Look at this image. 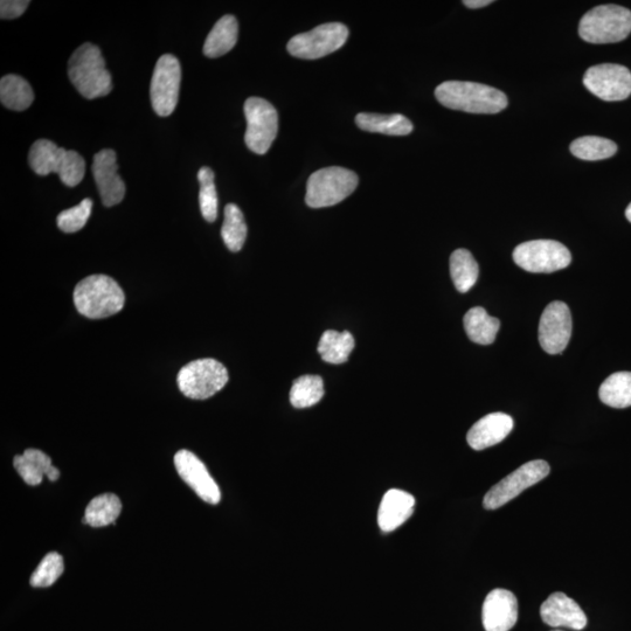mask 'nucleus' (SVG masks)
<instances>
[{
	"instance_id": "nucleus-31",
	"label": "nucleus",
	"mask_w": 631,
	"mask_h": 631,
	"mask_svg": "<svg viewBox=\"0 0 631 631\" xmlns=\"http://www.w3.org/2000/svg\"><path fill=\"white\" fill-rule=\"evenodd\" d=\"M571 152L582 161H602L616 154L617 145L607 138L585 136L571 144Z\"/></svg>"
},
{
	"instance_id": "nucleus-4",
	"label": "nucleus",
	"mask_w": 631,
	"mask_h": 631,
	"mask_svg": "<svg viewBox=\"0 0 631 631\" xmlns=\"http://www.w3.org/2000/svg\"><path fill=\"white\" fill-rule=\"evenodd\" d=\"M31 169L39 176L57 173L66 186H78L86 173V162L78 152L59 148L48 140L32 145L29 155Z\"/></svg>"
},
{
	"instance_id": "nucleus-40",
	"label": "nucleus",
	"mask_w": 631,
	"mask_h": 631,
	"mask_svg": "<svg viewBox=\"0 0 631 631\" xmlns=\"http://www.w3.org/2000/svg\"><path fill=\"white\" fill-rule=\"evenodd\" d=\"M554 631H561V630H554Z\"/></svg>"
},
{
	"instance_id": "nucleus-37",
	"label": "nucleus",
	"mask_w": 631,
	"mask_h": 631,
	"mask_svg": "<svg viewBox=\"0 0 631 631\" xmlns=\"http://www.w3.org/2000/svg\"><path fill=\"white\" fill-rule=\"evenodd\" d=\"M463 4L469 9H481L492 4V0H466Z\"/></svg>"
},
{
	"instance_id": "nucleus-35",
	"label": "nucleus",
	"mask_w": 631,
	"mask_h": 631,
	"mask_svg": "<svg viewBox=\"0 0 631 631\" xmlns=\"http://www.w3.org/2000/svg\"><path fill=\"white\" fill-rule=\"evenodd\" d=\"M92 199L82 200L78 206L62 211L58 216V227L65 233H76L86 226L92 214Z\"/></svg>"
},
{
	"instance_id": "nucleus-17",
	"label": "nucleus",
	"mask_w": 631,
	"mask_h": 631,
	"mask_svg": "<svg viewBox=\"0 0 631 631\" xmlns=\"http://www.w3.org/2000/svg\"><path fill=\"white\" fill-rule=\"evenodd\" d=\"M518 620L516 595L497 588L485 598L482 609L483 627L487 631H510Z\"/></svg>"
},
{
	"instance_id": "nucleus-7",
	"label": "nucleus",
	"mask_w": 631,
	"mask_h": 631,
	"mask_svg": "<svg viewBox=\"0 0 631 631\" xmlns=\"http://www.w3.org/2000/svg\"><path fill=\"white\" fill-rule=\"evenodd\" d=\"M226 367L216 359L194 360L179 371L177 383L180 392L193 400L213 397L228 383Z\"/></svg>"
},
{
	"instance_id": "nucleus-34",
	"label": "nucleus",
	"mask_w": 631,
	"mask_h": 631,
	"mask_svg": "<svg viewBox=\"0 0 631 631\" xmlns=\"http://www.w3.org/2000/svg\"><path fill=\"white\" fill-rule=\"evenodd\" d=\"M64 559L57 552L48 553L41 560L36 572L32 574L31 586L36 588L50 587L64 573Z\"/></svg>"
},
{
	"instance_id": "nucleus-28",
	"label": "nucleus",
	"mask_w": 631,
	"mask_h": 631,
	"mask_svg": "<svg viewBox=\"0 0 631 631\" xmlns=\"http://www.w3.org/2000/svg\"><path fill=\"white\" fill-rule=\"evenodd\" d=\"M478 265L467 249H457L452 256H450V275H452L455 288L460 293H468L473 288L478 279Z\"/></svg>"
},
{
	"instance_id": "nucleus-6",
	"label": "nucleus",
	"mask_w": 631,
	"mask_h": 631,
	"mask_svg": "<svg viewBox=\"0 0 631 631\" xmlns=\"http://www.w3.org/2000/svg\"><path fill=\"white\" fill-rule=\"evenodd\" d=\"M355 172L332 166L312 173L308 180L305 201L311 208L330 207L341 203L357 189Z\"/></svg>"
},
{
	"instance_id": "nucleus-16",
	"label": "nucleus",
	"mask_w": 631,
	"mask_h": 631,
	"mask_svg": "<svg viewBox=\"0 0 631 631\" xmlns=\"http://www.w3.org/2000/svg\"><path fill=\"white\" fill-rule=\"evenodd\" d=\"M93 175L99 189L104 206L119 205L126 196V184H124L117 165L116 152L112 149H104L94 156Z\"/></svg>"
},
{
	"instance_id": "nucleus-11",
	"label": "nucleus",
	"mask_w": 631,
	"mask_h": 631,
	"mask_svg": "<svg viewBox=\"0 0 631 631\" xmlns=\"http://www.w3.org/2000/svg\"><path fill=\"white\" fill-rule=\"evenodd\" d=\"M549 463L536 460L523 464L512 474L492 487L484 496L483 506L487 510H496L518 497L526 489L543 481L549 476Z\"/></svg>"
},
{
	"instance_id": "nucleus-3",
	"label": "nucleus",
	"mask_w": 631,
	"mask_h": 631,
	"mask_svg": "<svg viewBox=\"0 0 631 631\" xmlns=\"http://www.w3.org/2000/svg\"><path fill=\"white\" fill-rule=\"evenodd\" d=\"M126 303V295L112 277L92 275L86 277L74 290V304L82 316L102 320L119 314Z\"/></svg>"
},
{
	"instance_id": "nucleus-5",
	"label": "nucleus",
	"mask_w": 631,
	"mask_h": 631,
	"mask_svg": "<svg viewBox=\"0 0 631 631\" xmlns=\"http://www.w3.org/2000/svg\"><path fill=\"white\" fill-rule=\"evenodd\" d=\"M631 33V11L619 5H601L586 13L579 25L582 39L591 44L620 43Z\"/></svg>"
},
{
	"instance_id": "nucleus-25",
	"label": "nucleus",
	"mask_w": 631,
	"mask_h": 631,
	"mask_svg": "<svg viewBox=\"0 0 631 631\" xmlns=\"http://www.w3.org/2000/svg\"><path fill=\"white\" fill-rule=\"evenodd\" d=\"M353 349H355V338L349 331L329 330L322 335L317 351L324 362L338 365L348 362Z\"/></svg>"
},
{
	"instance_id": "nucleus-21",
	"label": "nucleus",
	"mask_w": 631,
	"mask_h": 631,
	"mask_svg": "<svg viewBox=\"0 0 631 631\" xmlns=\"http://www.w3.org/2000/svg\"><path fill=\"white\" fill-rule=\"evenodd\" d=\"M238 37V20L234 16L227 15L221 18L208 34L204 45V54L207 58L212 59L223 57L237 45Z\"/></svg>"
},
{
	"instance_id": "nucleus-8",
	"label": "nucleus",
	"mask_w": 631,
	"mask_h": 631,
	"mask_svg": "<svg viewBox=\"0 0 631 631\" xmlns=\"http://www.w3.org/2000/svg\"><path fill=\"white\" fill-rule=\"evenodd\" d=\"M513 261L526 272L550 274L570 266L572 255L558 241L535 240L516 247Z\"/></svg>"
},
{
	"instance_id": "nucleus-29",
	"label": "nucleus",
	"mask_w": 631,
	"mask_h": 631,
	"mask_svg": "<svg viewBox=\"0 0 631 631\" xmlns=\"http://www.w3.org/2000/svg\"><path fill=\"white\" fill-rule=\"evenodd\" d=\"M600 400L613 408L631 406V372H617L608 377L600 387Z\"/></svg>"
},
{
	"instance_id": "nucleus-30",
	"label": "nucleus",
	"mask_w": 631,
	"mask_h": 631,
	"mask_svg": "<svg viewBox=\"0 0 631 631\" xmlns=\"http://www.w3.org/2000/svg\"><path fill=\"white\" fill-rule=\"evenodd\" d=\"M247 225L244 214L235 204L225 207V220L221 228V237L231 252H240L247 239Z\"/></svg>"
},
{
	"instance_id": "nucleus-13",
	"label": "nucleus",
	"mask_w": 631,
	"mask_h": 631,
	"mask_svg": "<svg viewBox=\"0 0 631 631\" xmlns=\"http://www.w3.org/2000/svg\"><path fill=\"white\" fill-rule=\"evenodd\" d=\"M584 85L603 101H623L631 95V73L627 67L621 65L594 66L586 72Z\"/></svg>"
},
{
	"instance_id": "nucleus-22",
	"label": "nucleus",
	"mask_w": 631,
	"mask_h": 631,
	"mask_svg": "<svg viewBox=\"0 0 631 631\" xmlns=\"http://www.w3.org/2000/svg\"><path fill=\"white\" fill-rule=\"evenodd\" d=\"M356 124L359 129L388 136H406L412 133L413 124L399 114H358Z\"/></svg>"
},
{
	"instance_id": "nucleus-2",
	"label": "nucleus",
	"mask_w": 631,
	"mask_h": 631,
	"mask_svg": "<svg viewBox=\"0 0 631 631\" xmlns=\"http://www.w3.org/2000/svg\"><path fill=\"white\" fill-rule=\"evenodd\" d=\"M69 80L78 92L88 100L107 96L113 90L112 75L99 47L83 44L68 62Z\"/></svg>"
},
{
	"instance_id": "nucleus-9",
	"label": "nucleus",
	"mask_w": 631,
	"mask_h": 631,
	"mask_svg": "<svg viewBox=\"0 0 631 631\" xmlns=\"http://www.w3.org/2000/svg\"><path fill=\"white\" fill-rule=\"evenodd\" d=\"M247 148L256 155L267 154L279 131V115L272 103L251 97L245 103Z\"/></svg>"
},
{
	"instance_id": "nucleus-18",
	"label": "nucleus",
	"mask_w": 631,
	"mask_h": 631,
	"mask_svg": "<svg viewBox=\"0 0 631 631\" xmlns=\"http://www.w3.org/2000/svg\"><path fill=\"white\" fill-rule=\"evenodd\" d=\"M540 616L547 626L553 628H570L582 630L587 626L584 610L570 596L554 593L540 607Z\"/></svg>"
},
{
	"instance_id": "nucleus-32",
	"label": "nucleus",
	"mask_w": 631,
	"mask_h": 631,
	"mask_svg": "<svg viewBox=\"0 0 631 631\" xmlns=\"http://www.w3.org/2000/svg\"><path fill=\"white\" fill-rule=\"evenodd\" d=\"M324 397V383L320 376H303L294 381L290 402L295 408L315 406Z\"/></svg>"
},
{
	"instance_id": "nucleus-23",
	"label": "nucleus",
	"mask_w": 631,
	"mask_h": 631,
	"mask_svg": "<svg viewBox=\"0 0 631 631\" xmlns=\"http://www.w3.org/2000/svg\"><path fill=\"white\" fill-rule=\"evenodd\" d=\"M464 329L471 342L480 345H490L495 342L501 322L490 317L481 307L470 309L464 316Z\"/></svg>"
},
{
	"instance_id": "nucleus-24",
	"label": "nucleus",
	"mask_w": 631,
	"mask_h": 631,
	"mask_svg": "<svg viewBox=\"0 0 631 631\" xmlns=\"http://www.w3.org/2000/svg\"><path fill=\"white\" fill-rule=\"evenodd\" d=\"M0 101L15 112H24L34 101L33 89L22 76L9 74L0 81Z\"/></svg>"
},
{
	"instance_id": "nucleus-1",
	"label": "nucleus",
	"mask_w": 631,
	"mask_h": 631,
	"mask_svg": "<svg viewBox=\"0 0 631 631\" xmlns=\"http://www.w3.org/2000/svg\"><path fill=\"white\" fill-rule=\"evenodd\" d=\"M435 96L442 106L470 114H498L508 107V97L501 90L476 82H443Z\"/></svg>"
},
{
	"instance_id": "nucleus-26",
	"label": "nucleus",
	"mask_w": 631,
	"mask_h": 631,
	"mask_svg": "<svg viewBox=\"0 0 631 631\" xmlns=\"http://www.w3.org/2000/svg\"><path fill=\"white\" fill-rule=\"evenodd\" d=\"M13 466L20 477L32 487H36L47 476L53 467L51 457L38 449H27L23 455H18L13 461Z\"/></svg>"
},
{
	"instance_id": "nucleus-27",
	"label": "nucleus",
	"mask_w": 631,
	"mask_h": 631,
	"mask_svg": "<svg viewBox=\"0 0 631 631\" xmlns=\"http://www.w3.org/2000/svg\"><path fill=\"white\" fill-rule=\"evenodd\" d=\"M122 511L121 499L114 494H103L92 499L87 506L83 524L103 528L114 524Z\"/></svg>"
},
{
	"instance_id": "nucleus-38",
	"label": "nucleus",
	"mask_w": 631,
	"mask_h": 631,
	"mask_svg": "<svg viewBox=\"0 0 631 631\" xmlns=\"http://www.w3.org/2000/svg\"><path fill=\"white\" fill-rule=\"evenodd\" d=\"M59 477H60V471L57 468L52 467L51 470L48 471L47 478L51 482L58 481Z\"/></svg>"
},
{
	"instance_id": "nucleus-19",
	"label": "nucleus",
	"mask_w": 631,
	"mask_h": 631,
	"mask_svg": "<svg viewBox=\"0 0 631 631\" xmlns=\"http://www.w3.org/2000/svg\"><path fill=\"white\" fill-rule=\"evenodd\" d=\"M513 429V419L504 413L485 415L471 427L467 441L474 450H483L498 445Z\"/></svg>"
},
{
	"instance_id": "nucleus-12",
	"label": "nucleus",
	"mask_w": 631,
	"mask_h": 631,
	"mask_svg": "<svg viewBox=\"0 0 631 631\" xmlns=\"http://www.w3.org/2000/svg\"><path fill=\"white\" fill-rule=\"evenodd\" d=\"M182 67L175 55L164 54L159 58L152 75L150 96L152 108L161 117H168L178 104Z\"/></svg>"
},
{
	"instance_id": "nucleus-36",
	"label": "nucleus",
	"mask_w": 631,
	"mask_h": 631,
	"mask_svg": "<svg viewBox=\"0 0 631 631\" xmlns=\"http://www.w3.org/2000/svg\"><path fill=\"white\" fill-rule=\"evenodd\" d=\"M30 2L27 0H3L0 3V17L2 19H16L23 15Z\"/></svg>"
},
{
	"instance_id": "nucleus-20",
	"label": "nucleus",
	"mask_w": 631,
	"mask_h": 631,
	"mask_svg": "<svg viewBox=\"0 0 631 631\" xmlns=\"http://www.w3.org/2000/svg\"><path fill=\"white\" fill-rule=\"evenodd\" d=\"M414 506L415 498L408 492L399 489L387 491L379 506V528L384 532L397 530L412 517Z\"/></svg>"
},
{
	"instance_id": "nucleus-33",
	"label": "nucleus",
	"mask_w": 631,
	"mask_h": 631,
	"mask_svg": "<svg viewBox=\"0 0 631 631\" xmlns=\"http://www.w3.org/2000/svg\"><path fill=\"white\" fill-rule=\"evenodd\" d=\"M200 184L199 204L200 211L208 223H214L218 218V194L214 184V172L212 169L201 168L198 173Z\"/></svg>"
},
{
	"instance_id": "nucleus-15",
	"label": "nucleus",
	"mask_w": 631,
	"mask_h": 631,
	"mask_svg": "<svg viewBox=\"0 0 631 631\" xmlns=\"http://www.w3.org/2000/svg\"><path fill=\"white\" fill-rule=\"evenodd\" d=\"M175 466L182 480L208 504L221 501V492L216 481L208 473L205 464L189 450H180L175 456Z\"/></svg>"
},
{
	"instance_id": "nucleus-10",
	"label": "nucleus",
	"mask_w": 631,
	"mask_h": 631,
	"mask_svg": "<svg viewBox=\"0 0 631 631\" xmlns=\"http://www.w3.org/2000/svg\"><path fill=\"white\" fill-rule=\"evenodd\" d=\"M349 38L348 27L341 23H329L316 29L298 34L289 41L288 52L293 57L304 60H316L342 48Z\"/></svg>"
},
{
	"instance_id": "nucleus-39",
	"label": "nucleus",
	"mask_w": 631,
	"mask_h": 631,
	"mask_svg": "<svg viewBox=\"0 0 631 631\" xmlns=\"http://www.w3.org/2000/svg\"><path fill=\"white\" fill-rule=\"evenodd\" d=\"M626 217H627V219H628V220L630 221V223H631V203H630V205L627 207V210H626Z\"/></svg>"
},
{
	"instance_id": "nucleus-14",
	"label": "nucleus",
	"mask_w": 631,
	"mask_h": 631,
	"mask_svg": "<svg viewBox=\"0 0 631 631\" xmlns=\"http://www.w3.org/2000/svg\"><path fill=\"white\" fill-rule=\"evenodd\" d=\"M572 336V316L564 302L547 305L540 318L539 343L549 355H559L567 348Z\"/></svg>"
}]
</instances>
